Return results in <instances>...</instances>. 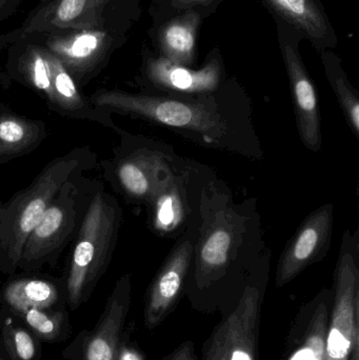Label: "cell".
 Listing matches in <instances>:
<instances>
[{
  "label": "cell",
  "mask_w": 359,
  "mask_h": 360,
  "mask_svg": "<svg viewBox=\"0 0 359 360\" xmlns=\"http://www.w3.org/2000/svg\"><path fill=\"white\" fill-rule=\"evenodd\" d=\"M89 99L93 105L110 114L145 118L175 130L191 133L208 143L225 139L229 130L227 120L207 96L181 98L103 89L93 93Z\"/></svg>",
  "instance_id": "3957f363"
},
{
  "label": "cell",
  "mask_w": 359,
  "mask_h": 360,
  "mask_svg": "<svg viewBox=\"0 0 359 360\" xmlns=\"http://www.w3.org/2000/svg\"><path fill=\"white\" fill-rule=\"evenodd\" d=\"M46 137L42 120H31L13 113H0V165L35 151Z\"/></svg>",
  "instance_id": "ffe728a7"
},
{
  "label": "cell",
  "mask_w": 359,
  "mask_h": 360,
  "mask_svg": "<svg viewBox=\"0 0 359 360\" xmlns=\"http://www.w3.org/2000/svg\"><path fill=\"white\" fill-rule=\"evenodd\" d=\"M280 46L290 80L299 137L308 150L318 153L322 149V126L318 92L303 65L297 46L282 37Z\"/></svg>",
  "instance_id": "7c38bea8"
},
{
  "label": "cell",
  "mask_w": 359,
  "mask_h": 360,
  "mask_svg": "<svg viewBox=\"0 0 359 360\" xmlns=\"http://www.w3.org/2000/svg\"><path fill=\"white\" fill-rule=\"evenodd\" d=\"M122 211L117 199L96 181L63 279L67 304L76 311L86 304L107 272L117 243Z\"/></svg>",
  "instance_id": "7a4b0ae2"
},
{
  "label": "cell",
  "mask_w": 359,
  "mask_h": 360,
  "mask_svg": "<svg viewBox=\"0 0 359 360\" xmlns=\"http://www.w3.org/2000/svg\"><path fill=\"white\" fill-rule=\"evenodd\" d=\"M192 239L185 238L169 254L148 290L145 304V325L155 329L174 310L183 293V285L194 257Z\"/></svg>",
  "instance_id": "8fae6325"
},
{
  "label": "cell",
  "mask_w": 359,
  "mask_h": 360,
  "mask_svg": "<svg viewBox=\"0 0 359 360\" xmlns=\"http://www.w3.org/2000/svg\"><path fill=\"white\" fill-rule=\"evenodd\" d=\"M349 360H359V338H356L355 342H354Z\"/></svg>",
  "instance_id": "1f68e13d"
},
{
  "label": "cell",
  "mask_w": 359,
  "mask_h": 360,
  "mask_svg": "<svg viewBox=\"0 0 359 360\" xmlns=\"http://www.w3.org/2000/svg\"><path fill=\"white\" fill-rule=\"evenodd\" d=\"M129 336L128 332L124 331L113 360H147L145 353L131 342Z\"/></svg>",
  "instance_id": "83f0119b"
},
{
  "label": "cell",
  "mask_w": 359,
  "mask_h": 360,
  "mask_svg": "<svg viewBox=\"0 0 359 360\" xmlns=\"http://www.w3.org/2000/svg\"><path fill=\"white\" fill-rule=\"evenodd\" d=\"M0 360H8V355H6V350L4 348V345L0 348Z\"/></svg>",
  "instance_id": "d6a6232c"
},
{
  "label": "cell",
  "mask_w": 359,
  "mask_h": 360,
  "mask_svg": "<svg viewBox=\"0 0 359 360\" xmlns=\"http://www.w3.org/2000/svg\"><path fill=\"white\" fill-rule=\"evenodd\" d=\"M204 360H227L225 321L215 331Z\"/></svg>",
  "instance_id": "4316f807"
},
{
  "label": "cell",
  "mask_w": 359,
  "mask_h": 360,
  "mask_svg": "<svg viewBox=\"0 0 359 360\" xmlns=\"http://www.w3.org/2000/svg\"><path fill=\"white\" fill-rule=\"evenodd\" d=\"M145 74L150 84L158 90L204 97L218 89L223 77V65L218 56L212 57L200 70H192L164 57H157L148 59Z\"/></svg>",
  "instance_id": "5bb4252c"
},
{
  "label": "cell",
  "mask_w": 359,
  "mask_h": 360,
  "mask_svg": "<svg viewBox=\"0 0 359 360\" xmlns=\"http://www.w3.org/2000/svg\"><path fill=\"white\" fill-rule=\"evenodd\" d=\"M132 300L131 275L118 279L92 331L82 330L63 352L67 360H113L124 331Z\"/></svg>",
  "instance_id": "ba28073f"
},
{
  "label": "cell",
  "mask_w": 359,
  "mask_h": 360,
  "mask_svg": "<svg viewBox=\"0 0 359 360\" xmlns=\"http://www.w3.org/2000/svg\"><path fill=\"white\" fill-rule=\"evenodd\" d=\"M96 179L84 175L65 182L30 233L17 270L34 273L55 266L70 241L75 239Z\"/></svg>",
  "instance_id": "277c9868"
},
{
  "label": "cell",
  "mask_w": 359,
  "mask_h": 360,
  "mask_svg": "<svg viewBox=\"0 0 359 360\" xmlns=\"http://www.w3.org/2000/svg\"><path fill=\"white\" fill-rule=\"evenodd\" d=\"M327 78L337 95L348 126L356 139H359V96L358 91L352 86L341 68L339 57L332 53L324 52L322 55Z\"/></svg>",
  "instance_id": "484cf974"
},
{
  "label": "cell",
  "mask_w": 359,
  "mask_h": 360,
  "mask_svg": "<svg viewBox=\"0 0 359 360\" xmlns=\"http://www.w3.org/2000/svg\"><path fill=\"white\" fill-rule=\"evenodd\" d=\"M22 0H0V22L12 16L19 8Z\"/></svg>",
  "instance_id": "f546056e"
},
{
  "label": "cell",
  "mask_w": 359,
  "mask_h": 360,
  "mask_svg": "<svg viewBox=\"0 0 359 360\" xmlns=\"http://www.w3.org/2000/svg\"><path fill=\"white\" fill-rule=\"evenodd\" d=\"M22 36L53 53L79 89L86 86L105 69L122 41L118 27L58 30L48 33L22 34Z\"/></svg>",
  "instance_id": "8992f818"
},
{
  "label": "cell",
  "mask_w": 359,
  "mask_h": 360,
  "mask_svg": "<svg viewBox=\"0 0 359 360\" xmlns=\"http://www.w3.org/2000/svg\"><path fill=\"white\" fill-rule=\"evenodd\" d=\"M119 0H41L20 27L22 34L118 27Z\"/></svg>",
  "instance_id": "9c48e42d"
},
{
  "label": "cell",
  "mask_w": 359,
  "mask_h": 360,
  "mask_svg": "<svg viewBox=\"0 0 359 360\" xmlns=\"http://www.w3.org/2000/svg\"><path fill=\"white\" fill-rule=\"evenodd\" d=\"M261 302L259 289L248 285L225 321L227 360H256Z\"/></svg>",
  "instance_id": "e0dca14e"
},
{
  "label": "cell",
  "mask_w": 359,
  "mask_h": 360,
  "mask_svg": "<svg viewBox=\"0 0 359 360\" xmlns=\"http://www.w3.org/2000/svg\"><path fill=\"white\" fill-rule=\"evenodd\" d=\"M46 51V61L50 69L51 82H52L53 94L55 98V112L65 117L77 120H89L96 122L105 128L117 131L119 129L114 124L111 114L103 109L95 107L90 99L80 93L75 80L63 67L61 61L51 53Z\"/></svg>",
  "instance_id": "2e32d148"
},
{
  "label": "cell",
  "mask_w": 359,
  "mask_h": 360,
  "mask_svg": "<svg viewBox=\"0 0 359 360\" xmlns=\"http://www.w3.org/2000/svg\"><path fill=\"white\" fill-rule=\"evenodd\" d=\"M200 22V15L189 12L162 27L159 44L164 58L185 67L193 65Z\"/></svg>",
  "instance_id": "7402d4cb"
},
{
  "label": "cell",
  "mask_w": 359,
  "mask_h": 360,
  "mask_svg": "<svg viewBox=\"0 0 359 360\" xmlns=\"http://www.w3.org/2000/svg\"><path fill=\"white\" fill-rule=\"evenodd\" d=\"M0 334L8 360H42L39 338L1 304Z\"/></svg>",
  "instance_id": "cb8c5ba5"
},
{
  "label": "cell",
  "mask_w": 359,
  "mask_h": 360,
  "mask_svg": "<svg viewBox=\"0 0 359 360\" xmlns=\"http://www.w3.org/2000/svg\"><path fill=\"white\" fill-rule=\"evenodd\" d=\"M97 156L89 147H76L48 162L27 188L0 200V271L16 273L23 245L41 220L65 182L96 166Z\"/></svg>",
  "instance_id": "6da1fadb"
},
{
  "label": "cell",
  "mask_w": 359,
  "mask_h": 360,
  "mask_svg": "<svg viewBox=\"0 0 359 360\" xmlns=\"http://www.w3.org/2000/svg\"><path fill=\"white\" fill-rule=\"evenodd\" d=\"M166 360H196L192 342H185L179 346Z\"/></svg>",
  "instance_id": "f1b7e54d"
},
{
  "label": "cell",
  "mask_w": 359,
  "mask_h": 360,
  "mask_svg": "<svg viewBox=\"0 0 359 360\" xmlns=\"http://www.w3.org/2000/svg\"><path fill=\"white\" fill-rule=\"evenodd\" d=\"M237 218L230 211L213 214L207 219L202 238L194 248L198 285H209L223 276L237 245Z\"/></svg>",
  "instance_id": "4fadbf2b"
},
{
  "label": "cell",
  "mask_w": 359,
  "mask_h": 360,
  "mask_svg": "<svg viewBox=\"0 0 359 360\" xmlns=\"http://www.w3.org/2000/svg\"><path fill=\"white\" fill-rule=\"evenodd\" d=\"M147 205L150 226L158 234H173L183 228L187 219V196L183 179L170 166L162 171Z\"/></svg>",
  "instance_id": "ac0fdd59"
},
{
  "label": "cell",
  "mask_w": 359,
  "mask_h": 360,
  "mask_svg": "<svg viewBox=\"0 0 359 360\" xmlns=\"http://www.w3.org/2000/svg\"><path fill=\"white\" fill-rule=\"evenodd\" d=\"M8 311L13 313L27 329L31 330L34 335L37 336L41 342L54 344L65 342L71 336L72 327L67 309L44 310L37 308H22Z\"/></svg>",
  "instance_id": "d4e9b609"
},
{
  "label": "cell",
  "mask_w": 359,
  "mask_h": 360,
  "mask_svg": "<svg viewBox=\"0 0 359 360\" xmlns=\"http://www.w3.org/2000/svg\"><path fill=\"white\" fill-rule=\"evenodd\" d=\"M0 304L8 310H63L67 307L63 281L36 276H21L8 281L2 290Z\"/></svg>",
  "instance_id": "d6986e66"
},
{
  "label": "cell",
  "mask_w": 359,
  "mask_h": 360,
  "mask_svg": "<svg viewBox=\"0 0 359 360\" xmlns=\"http://www.w3.org/2000/svg\"><path fill=\"white\" fill-rule=\"evenodd\" d=\"M268 6L287 22L316 44L333 42L330 23L316 0H265Z\"/></svg>",
  "instance_id": "44dd1931"
},
{
  "label": "cell",
  "mask_w": 359,
  "mask_h": 360,
  "mask_svg": "<svg viewBox=\"0 0 359 360\" xmlns=\"http://www.w3.org/2000/svg\"><path fill=\"white\" fill-rule=\"evenodd\" d=\"M359 338V231H345L334 274V297L324 360H349Z\"/></svg>",
  "instance_id": "5b68a950"
},
{
  "label": "cell",
  "mask_w": 359,
  "mask_h": 360,
  "mask_svg": "<svg viewBox=\"0 0 359 360\" xmlns=\"http://www.w3.org/2000/svg\"><path fill=\"white\" fill-rule=\"evenodd\" d=\"M213 0H174L177 6H194V4H209Z\"/></svg>",
  "instance_id": "4dcf8cb0"
},
{
  "label": "cell",
  "mask_w": 359,
  "mask_h": 360,
  "mask_svg": "<svg viewBox=\"0 0 359 360\" xmlns=\"http://www.w3.org/2000/svg\"><path fill=\"white\" fill-rule=\"evenodd\" d=\"M2 347L1 338H0V348Z\"/></svg>",
  "instance_id": "e575fe53"
},
{
  "label": "cell",
  "mask_w": 359,
  "mask_h": 360,
  "mask_svg": "<svg viewBox=\"0 0 359 360\" xmlns=\"http://www.w3.org/2000/svg\"><path fill=\"white\" fill-rule=\"evenodd\" d=\"M118 133L122 139L115 158L101 165L105 176L129 200L147 203L160 174L169 167L167 156L159 150L138 145L120 129Z\"/></svg>",
  "instance_id": "52a82bcc"
},
{
  "label": "cell",
  "mask_w": 359,
  "mask_h": 360,
  "mask_svg": "<svg viewBox=\"0 0 359 360\" xmlns=\"http://www.w3.org/2000/svg\"><path fill=\"white\" fill-rule=\"evenodd\" d=\"M330 296V292H322L310 304L312 312L307 329L301 338V344L291 351L288 360H324Z\"/></svg>",
  "instance_id": "603a6c76"
},
{
  "label": "cell",
  "mask_w": 359,
  "mask_h": 360,
  "mask_svg": "<svg viewBox=\"0 0 359 360\" xmlns=\"http://www.w3.org/2000/svg\"><path fill=\"white\" fill-rule=\"evenodd\" d=\"M6 75L35 91L55 112V98L44 48L21 36L8 48Z\"/></svg>",
  "instance_id": "9a60e30c"
},
{
  "label": "cell",
  "mask_w": 359,
  "mask_h": 360,
  "mask_svg": "<svg viewBox=\"0 0 359 360\" xmlns=\"http://www.w3.org/2000/svg\"><path fill=\"white\" fill-rule=\"evenodd\" d=\"M334 226V205H322L306 217L289 241L278 262V287L291 283L306 268L320 262L330 248Z\"/></svg>",
  "instance_id": "30bf717a"
},
{
  "label": "cell",
  "mask_w": 359,
  "mask_h": 360,
  "mask_svg": "<svg viewBox=\"0 0 359 360\" xmlns=\"http://www.w3.org/2000/svg\"><path fill=\"white\" fill-rule=\"evenodd\" d=\"M8 108L6 107V105H4V101H2L1 99V95H0V113H2V112L6 111V110H8Z\"/></svg>",
  "instance_id": "836d02e7"
}]
</instances>
